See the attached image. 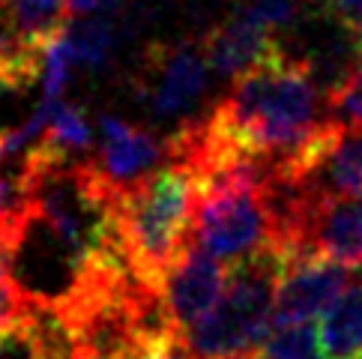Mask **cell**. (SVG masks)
<instances>
[{"label":"cell","mask_w":362,"mask_h":359,"mask_svg":"<svg viewBox=\"0 0 362 359\" xmlns=\"http://www.w3.org/2000/svg\"><path fill=\"white\" fill-rule=\"evenodd\" d=\"M329 6L347 28L362 36V0H329Z\"/></svg>","instance_id":"2e32d148"},{"label":"cell","mask_w":362,"mask_h":359,"mask_svg":"<svg viewBox=\"0 0 362 359\" xmlns=\"http://www.w3.org/2000/svg\"><path fill=\"white\" fill-rule=\"evenodd\" d=\"M327 105H329V120H335L339 126H351V129H362V36H359L356 63L332 87Z\"/></svg>","instance_id":"5bb4252c"},{"label":"cell","mask_w":362,"mask_h":359,"mask_svg":"<svg viewBox=\"0 0 362 359\" xmlns=\"http://www.w3.org/2000/svg\"><path fill=\"white\" fill-rule=\"evenodd\" d=\"M225 285H228V266L222 261L210 258V254L195 246L183 249V254L168 269L162 285L165 314L171 320V326L180 332V339L218 302Z\"/></svg>","instance_id":"8992f818"},{"label":"cell","mask_w":362,"mask_h":359,"mask_svg":"<svg viewBox=\"0 0 362 359\" xmlns=\"http://www.w3.org/2000/svg\"><path fill=\"white\" fill-rule=\"evenodd\" d=\"M264 359H323V341L315 320H273L261 344Z\"/></svg>","instance_id":"7c38bea8"},{"label":"cell","mask_w":362,"mask_h":359,"mask_svg":"<svg viewBox=\"0 0 362 359\" xmlns=\"http://www.w3.org/2000/svg\"><path fill=\"white\" fill-rule=\"evenodd\" d=\"M356 273L354 266L329 258H293L279 281L273 320H315L356 278Z\"/></svg>","instance_id":"52a82bcc"},{"label":"cell","mask_w":362,"mask_h":359,"mask_svg":"<svg viewBox=\"0 0 362 359\" xmlns=\"http://www.w3.org/2000/svg\"><path fill=\"white\" fill-rule=\"evenodd\" d=\"M320 341L323 359H354L362 353V269L323 312Z\"/></svg>","instance_id":"30bf717a"},{"label":"cell","mask_w":362,"mask_h":359,"mask_svg":"<svg viewBox=\"0 0 362 359\" xmlns=\"http://www.w3.org/2000/svg\"><path fill=\"white\" fill-rule=\"evenodd\" d=\"M204 120L230 147L281 174L329 123V105L308 63L276 45L261 63L234 78L225 99Z\"/></svg>","instance_id":"6da1fadb"},{"label":"cell","mask_w":362,"mask_h":359,"mask_svg":"<svg viewBox=\"0 0 362 359\" xmlns=\"http://www.w3.org/2000/svg\"><path fill=\"white\" fill-rule=\"evenodd\" d=\"M354 359H362V353H359V356H354Z\"/></svg>","instance_id":"ffe728a7"},{"label":"cell","mask_w":362,"mask_h":359,"mask_svg":"<svg viewBox=\"0 0 362 359\" xmlns=\"http://www.w3.org/2000/svg\"><path fill=\"white\" fill-rule=\"evenodd\" d=\"M192 213L195 177L177 159H168V165L120 189L123 252L132 276L144 288L162 293L168 269L189 246Z\"/></svg>","instance_id":"7a4b0ae2"},{"label":"cell","mask_w":362,"mask_h":359,"mask_svg":"<svg viewBox=\"0 0 362 359\" xmlns=\"http://www.w3.org/2000/svg\"><path fill=\"white\" fill-rule=\"evenodd\" d=\"M252 6V12L261 18L267 28H284L296 16V0H245Z\"/></svg>","instance_id":"9a60e30c"},{"label":"cell","mask_w":362,"mask_h":359,"mask_svg":"<svg viewBox=\"0 0 362 359\" xmlns=\"http://www.w3.org/2000/svg\"><path fill=\"white\" fill-rule=\"evenodd\" d=\"M276 246L288 258H329L362 269V198L273 201Z\"/></svg>","instance_id":"277c9868"},{"label":"cell","mask_w":362,"mask_h":359,"mask_svg":"<svg viewBox=\"0 0 362 359\" xmlns=\"http://www.w3.org/2000/svg\"><path fill=\"white\" fill-rule=\"evenodd\" d=\"M234 359H264L261 353H252V356H234Z\"/></svg>","instance_id":"d6986e66"},{"label":"cell","mask_w":362,"mask_h":359,"mask_svg":"<svg viewBox=\"0 0 362 359\" xmlns=\"http://www.w3.org/2000/svg\"><path fill=\"white\" fill-rule=\"evenodd\" d=\"M273 48H276L273 28H267L252 12L249 4L237 6L222 24H216L204 40L210 69L225 75V78H240L255 63H261Z\"/></svg>","instance_id":"9c48e42d"},{"label":"cell","mask_w":362,"mask_h":359,"mask_svg":"<svg viewBox=\"0 0 362 359\" xmlns=\"http://www.w3.org/2000/svg\"><path fill=\"white\" fill-rule=\"evenodd\" d=\"M288 264V254L279 246H269L249 261L228 266V285L218 302L180 339L186 359H234L261 353L276 317L279 281Z\"/></svg>","instance_id":"3957f363"},{"label":"cell","mask_w":362,"mask_h":359,"mask_svg":"<svg viewBox=\"0 0 362 359\" xmlns=\"http://www.w3.org/2000/svg\"><path fill=\"white\" fill-rule=\"evenodd\" d=\"M120 24L114 21L111 16H84V21L66 28V42L72 48L75 66H90L99 69L105 66L108 57L114 54V48L120 45Z\"/></svg>","instance_id":"8fae6325"},{"label":"cell","mask_w":362,"mask_h":359,"mask_svg":"<svg viewBox=\"0 0 362 359\" xmlns=\"http://www.w3.org/2000/svg\"><path fill=\"white\" fill-rule=\"evenodd\" d=\"M42 138H48L51 144H57L60 150H66L72 156V153L90 147V141H93V126H90L87 114L78 105L57 102V105L51 108V117H48Z\"/></svg>","instance_id":"4fadbf2b"},{"label":"cell","mask_w":362,"mask_h":359,"mask_svg":"<svg viewBox=\"0 0 362 359\" xmlns=\"http://www.w3.org/2000/svg\"><path fill=\"white\" fill-rule=\"evenodd\" d=\"M206 78H210V60L204 45H159L147 57L144 99L156 117H186L201 102Z\"/></svg>","instance_id":"5b68a950"},{"label":"cell","mask_w":362,"mask_h":359,"mask_svg":"<svg viewBox=\"0 0 362 359\" xmlns=\"http://www.w3.org/2000/svg\"><path fill=\"white\" fill-rule=\"evenodd\" d=\"M123 0H69V12L72 16H102V12L117 9Z\"/></svg>","instance_id":"e0dca14e"},{"label":"cell","mask_w":362,"mask_h":359,"mask_svg":"<svg viewBox=\"0 0 362 359\" xmlns=\"http://www.w3.org/2000/svg\"><path fill=\"white\" fill-rule=\"evenodd\" d=\"M99 135L102 141L96 162L111 183H117L120 189L156 171V165L168 159V141L156 138L147 129H138V126L126 123L123 117H114V114H102Z\"/></svg>","instance_id":"ba28073f"},{"label":"cell","mask_w":362,"mask_h":359,"mask_svg":"<svg viewBox=\"0 0 362 359\" xmlns=\"http://www.w3.org/2000/svg\"><path fill=\"white\" fill-rule=\"evenodd\" d=\"M16 153H12V147H9V132H0V165H4L6 159H12Z\"/></svg>","instance_id":"ac0fdd59"}]
</instances>
